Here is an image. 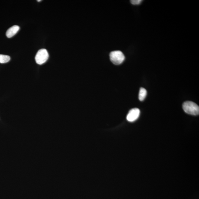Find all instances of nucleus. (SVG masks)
<instances>
[{
    "label": "nucleus",
    "mask_w": 199,
    "mask_h": 199,
    "mask_svg": "<svg viewBox=\"0 0 199 199\" xmlns=\"http://www.w3.org/2000/svg\"><path fill=\"white\" fill-rule=\"evenodd\" d=\"M182 108L187 114L193 115H199V106L191 101H187L184 102L182 104Z\"/></svg>",
    "instance_id": "f257e3e1"
},
{
    "label": "nucleus",
    "mask_w": 199,
    "mask_h": 199,
    "mask_svg": "<svg viewBox=\"0 0 199 199\" xmlns=\"http://www.w3.org/2000/svg\"><path fill=\"white\" fill-rule=\"evenodd\" d=\"M147 90L144 88L141 87L139 90V100L143 101L145 100L147 96Z\"/></svg>",
    "instance_id": "423d86ee"
},
{
    "label": "nucleus",
    "mask_w": 199,
    "mask_h": 199,
    "mask_svg": "<svg viewBox=\"0 0 199 199\" xmlns=\"http://www.w3.org/2000/svg\"><path fill=\"white\" fill-rule=\"evenodd\" d=\"M41 1V0H40V1H37V2H40V1Z\"/></svg>",
    "instance_id": "1a4fd4ad"
},
{
    "label": "nucleus",
    "mask_w": 199,
    "mask_h": 199,
    "mask_svg": "<svg viewBox=\"0 0 199 199\" xmlns=\"http://www.w3.org/2000/svg\"><path fill=\"white\" fill-rule=\"evenodd\" d=\"M20 29V27L17 25L13 26L10 27L6 31V36L7 37L10 38L14 36Z\"/></svg>",
    "instance_id": "39448f33"
},
{
    "label": "nucleus",
    "mask_w": 199,
    "mask_h": 199,
    "mask_svg": "<svg viewBox=\"0 0 199 199\" xmlns=\"http://www.w3.org/2000/svg\"><path fill=\"white\" fill-rule=\"evenodd\" d=\"M140 114V111L137 108H134L131 109L127 116L128 121L133 122L138 118Z\"/></svg>",
    "instance_id": "20e7f679"
},
{
    "label": "nucleus",
    "mask_w": 199,
    "mask_h": 199,
    "mask_svg": "<svg viewBox=\"0 0 199 199\" xmlns=\"http://www.w3.org/2000/svg\"><path fill=\"white\" fill-rule=\"evenodd\" d=\"M142 1L141 0H132L131 1V3L132 5H138L141 4Z\"/></svg>",
    "instance_id": "6e6552de"
},
{
    "label": "nucleus",
    "mask_w": 199,
    "mask_h": 199,
    "mask_svg": "<svg viewBox=\"0 0 199 199\" xmlns=\"http://www.w3.org/2000/svg\"><path fill=\"white\" fill-rule=\"evenodd\" d=\"M109 58L111 62L115 65L122 64L125 59L123 53L119 51H112L109 54Z\"/></svg>",
    "instance_id": "f03ea898"
},
{
    "label": "nucleus",
    "mask_w": 199,
    "mask_h": 199,
    "mask_svg": "<svg viewBox=\"0 0 199 199\" xmlns=\"http://www.w3.org/2000/svg\"><path fill=\"white\" fill-rule=\"evenodd\" d=\"M11 59V57L9 56L5 55L0 54V63L5 64L7 63Z\"/></svg>",
    "instance_id": "0eeeda50"
},
{
    "label": "nucleus",
    "mask_w": 199,
    "mask_h": 199,
    "mask_svg": "<svg viewBox=\"0 0 199 199\" xmlns=\"http://www.w3.org/2000/svg\"><path fill=\"white\" fill-rule=\"evenodd\" d=\"M49 58V54L45 49H41L38 51L35 57L36 61L37 64L42 65L47 61Z\"/></svg>",
    "instance_id": "7ed1b4c3"
}]
</instances>
